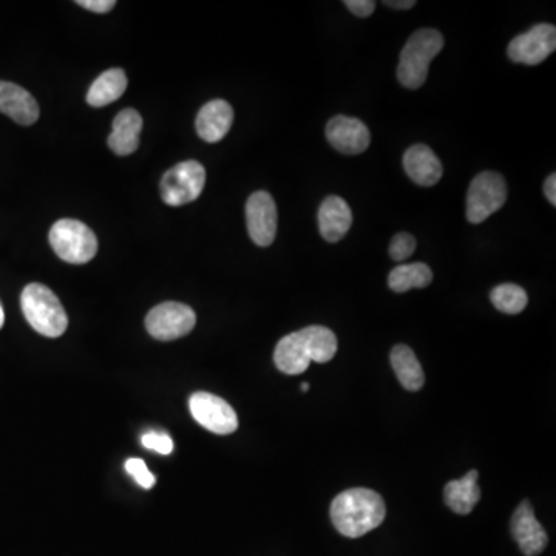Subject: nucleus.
Masks as SVG:
<instances>
[{
  "instance_id": "423d86ee",
  "label": "nucleus",
  "mask_w": 556,
  "mask_h": 556,
  "mask_svg": "<svg viewBox=\"0 0 556 556\" xmlns=\"http://www.w3.org/2000/svg\"><path fill=\"white\" fill-rule=\"evenodd\" d=\"M206 184V170L198 161H184L164 173L161 198L169 206H183L200 197Z\"/></svg>"
},
{
  "instance_id": "393cba45",
  "label": "nucleus",
  "mask_w": 556,
  "mask_h": 556,
  "mask_svg": "<svg viewBox=\"0 0 556 556\" xmlns=\"http://www.w3.org/2000/svg\"><path fill=\"white\" fill-rule=\"evenodd\" d=\"M416 251V238L408 232L394 235L390 245V257L394 262H404Z\"/></svg>"
},
{
  "instance_id": "1a4fd4ad",
  "label": "nucleus",
  "mask_w": 556,
  "mask_h": 556,
  "mask_svg": "<svg viewBox=\"0 0 556 556\" xmlns=\"http://www.w3.org/2000/svg\"><path fill=\"white\" fill-rule=\"evenodd\" d=\"M556 48V28L552 24L535 25L519 34L509 44V58L513 62L538 65L546 61Z\"/></svg>"
},
{
  "instance_id": "473e14b6",
  "label": "nucleus",
  "mask_w": 556,
  "mask_h": 556,
  "mask_svg": "<svg viewBox=\"0 0 556 556\" xmlns=\"http://www.w3.org/2000/svg\"><path fill=\"white\" fill-rule=\"evenodd\" d=\"M308 390H309V384H302L303 393H308Z\"/></svg>"
},
{
  "instance_id": "2eb2a0df",
  "label": "nucleus",
  "mask_w": 556,
  "mask_h": 556,
  "mask_svg": "<svg viewBox=\"0 0 556 556\" xmlns=\"http://www.w3.org/2000/svg\"><path fill=\"white\" fill-rule=\"evenodd\" d=\"M404 167L411 181L419 186H434L442 178L441 161L425 144H416L405 152Z\"/></svg>"
},
{
  "instance_id": "412c9836",
  "label": "nucleus",
  "mask_w": 556,
  "mask_h": 556,
  "mask_svg": "<svg viewBox=\"0 0 556 556\" xmlns=\"http://www.w3.org/2000/svg\"><path fill=\"white\" fill-rule=\"evenodd\" d=\"M391 365L397 380L408 391H419L425 384V374L410 346L396 345L391 351Z\"/></svg>"
},
{
  "instance_id": "dca6fc26",
  "label": "nucleus",
  "mask_w": 556,
  "mask_h": 556,
  "mask_svg": "<svg viewBox=\"0 0 556 556\" xmlns=\"http://www.w3.org/2000/svg\"><path fill=\"white\" fill-rule=\"evenodd\" d=\"M353 224V212L343 198L331 195L319 209L320 234L328 243L342 240Z\"/></svg>"
},
{
  "instance_id": "ddd939ff",
  "label": "nucleus",
  "mask_w": 556,
  "mask_h": 556,
  "mask_svg": "<svg viewBox=\"0 0 556 556\" xmlns=\"http://www.w3.org/2000/svg\"><path fill=\"white\" fill-rule=\"evenodd\" d=\"M0 113L10 116L21 126H31L39 118L38 101L13 82L0 81Z\"/></svg>"
},
{
  "instance_id": "4468645a",
  "label": "nucleus",
  "mask_w": 556,
  "mask_h": 556,
  "mask_svg": "<svg viewBox=\"0 0 556 556\" xmlns=\"http://www.w3.org/2000/svg\"><path fill=\"white\" fill-rule=\"evenodd\" d=\"M234 123V110L223 99L207 102L198 112L197 133L206 143H218L228 135Z\"/></svg>"
},
{
  "instance_id": "a211bd4d",
  "label": "nucleus",
  "mask_w": 556,
  "mask_h": 556,
  "mask_svg": "<svg viewBox=\"0 0 556 556\" xmlns=\"http://www.w3.org/2000/svg\"><path fill=\"white\" fill-rule=\"evenodd\" d=\"M143 129V118L135 109L119 112L113 121L109 136V147L119 156L132 155L139 146V133Z\"/></svg>"
},
{
  "instance_id": "2f4dec72",
  "label": "nucleus",
  "mask_w": 556,
  "mask_h": 556,
  "mask_svg": "<svg viewBox=\"0 0 556 556\" xmlns=\"http://www.w3.org/2000/svg\"><path fill=\"white\" fill-rule=\"evenodd\" d=\"M4 323H5L4 306H2V303H0V329H2V326H4Z\"/></svg>"
},
{
  "instance_id": "aec40b11",
  "label": "nucleus",
  "mask_w": 556,
  "mask_h": 556,
  "mask_svg": "<svg viewBox=\"0 0 556 556\" xmlns=\"http://www.w3.org/2000/svg\"><path fill=\"white\" fill-rule=\"evenodd\" d=\"M127 75L123 68H110L102 73L87 93V102L92 107H106L118 101L127 90Z\"/></svg>"
},
{
  "instance_id": "6ab92c4d",
  "label": "nucleus",
  "mask_w": 556,
  "mask_h": 556,
  "mask_svg": "<svg viewBox=\"0 0 556 556\" xmlns=\"http://www.w3.org/2000/svg\"><path fill=\"white\" fill-rule=\"evenodd\" d=\"M478 478V470H470L464 478L450 481L445 485V502L453 512L458 513V515H468L475 509L479 498H481Z\"/></svg>"
},
{
  "instance_id": "7c9ffc66",
  "label": "nucleus",
  "mask_w": 556,
  "mask_h": 556,
  "mask_svg": "<svg viewBox=\"0 0 556 556\" xmlns=\"http://www.w3.org/2000/svg\"><path fill=\"white\" fill-rule=\"evenodd\" d=\"M384 4L387 7L396 8V10H410V8L416 5V2L414 0H399V2H396V0H391V2L390 0H385Z\"/></svg>"
},
{
  "instance_id": "6e6552de",
  "label": "nucleus",
  "mask_w": 556,
  "mask_h": 556,
  "mask_svg": "<svg viewBox=\"0 0 556 556\" xmlns=\"http://www.w3.org/2000/svg\"><path fill=\"white\" fill-rule=\"evenodd\" d=\"M190 413L195 421L215 434H231L238 428V417L234 408L215 394H192L189 401Z\"/></svg>"
},
{
  "instance_id": "9d476101",
  "label": "nucleus",
  "mask_w": 556,
  "mask_h": 556,
  "mask_svg": "<svg viewBox=\"0 0 556 556\" xmlns=\"http://www.w3.org/2000/svg\"><path fill=\"white\" fill-rule=\"evenodd\" d=\"M246 221L249 237L255 245L266 248L274 243L277 234V206L268 192L258 190L249 197L246 204Z\"/></svg>"
},
{
  "instance_id": "5701e85b",
  "label": "nucleus",
  "mask_w": 556,
  "mask_h": 556,
  "mask_svg": "<svg viewBox=\"0 0 556 556\" xmlns=\"http://www.w3.org/2000/svg\"><path fill=\"white\" fill-rule=\"evenodd\" d=\"M308 343L311 362L326 363L337 353V337L325 326H308L300 329Z\"/></svg>"
},
{
  "instance_id": "7ed1b4c3",
  "label": "nucleus",
  "mask_w": 556,
  "mask_h": 556,
  "mask_svg": "<svg viewBox=\"0 0 556 556\" xmlns=\"http://www.w3.org/2000/svg\"><path fill=\"white\" fill-rule=\"evenodd\" d=\"M444 48V36L433 28L414 31L401 53L397 78L407 89H419L427 81L431 61Z\"/></svg>"
},
{
  "instance_id": "c85d7f7f",
  "label": "nucleus",
  "mask_w": 556,
  "mask_h": 556,
  "mask_svg": "<svg viewBox=\"0 0 556 556\" xmlns=\"http://www.w3.org/2000/svg\"><path fill=\"white\" fill-rule=\"evenodd\" d=\"M78 5L87 8V10L95 11V13H109L115 7L116 2H113V0H79Z\"/></svg>"
},
{
  "instance_id": "f257e3e1",
  "label": "nucleus",
  "mask_w": 556,
  "mask_h": 556,
  "mask_svg": "<svg viewBox=\"0 0 556 556\" xmlns=\"http://www.w3.org/2000/svg\"><path fill=\"white\" fill-rule=\"evenodd\" d=\"M387 509L379 493L370 489H350L331 504V521L346 538H360L384 523Z\"/></svg>"
},
{
  "instance_id": "bb28decb",
  "label": "nucleus",
  "mask_w": 556,
  "mask_h": 556,
  "mask_svg": "<svg viewBox=\"0 0 556 556\" xmlns=\"http://www.w3.org/2000/svg\"><path fill=\"white\" fill-rule=\"evenodd\" d=\"M141 442L147 450L156 451L160 455H170L173 451V441L169 434L160 433V431H149V433L143 434Z\"/></svg>"
},
{
  "instance_id": "20e7f679",
  "label": "nucleus",
  "mask_w": 556,
  "mask_h": 556,
  "mask_svg": "<svg viewBox=\"0 0 556 556\" xmlns=\"http://www.w3.org/2000/svg\"><path fill=\"white\" fill-rule=\"evenodd\" d=\"M48 238L56 255L70 265H85L98 252L95 232L87 224L72 218H64L53 224Z\"/></svg>"
},
{
  "instance_id": "4be33fe9",
  "label": "nucleus",
  "mask_w": 556,
  "mask_h": 556,
  "mask_svg": "<svg viewBox=\"0 0 556 556\" xmlns=\"http://www.w3.org/2000/svg\"><path fill=\"white\" fill-rule=\"evenodd\" d=\"M431 282H433V272L425 263L397 266L388 275V286L397 294H404L410 289L427 288Z\"/></svg>"
},
{
  "instance_id": "c756f323",
  "label": "nucleus",
  "mask_w": 556,
  "mask_h": 556,
  "mask_svg": "<svg viewBox=\"0 0 556 556\" xmlns=\"http://www.w3.org/2000/svg\"><path fill=\"white\" fill-rule=\"evenodd\" d=\"M544 194H546L547 200L552 203V206H556V175L552 173L544 184Z\"/></svg>"
},
{
  "instance_id": "0eeeda50",
  "label": "nucleus",
  "mask_w": 556,
  "mask_h": 556,
  "mask_svg": "<svg viewBox=\"0 0 556 556\" xmlns=\"http://www.w3.org/2000/svg\"><path fill=\"white\" fill-rule=\"evenodd\" d=\"M195 323L197 316L194 309L177 302L161 303L146 317V328L150 336L163 342L187 336L195 328Z\"/></svg>"
},
{
  "instance_id": "f03ea898",
  "label": "nucleus",
  "mask_w": 556,
  "mask_h": 556,
  "mask_svg": "<svg viewBox=\"0 0 556 556\" xmlns=\"http://www.w3.org/2000/svg\"><path fill=\"white\" fill-rule=\"evenodd\" d=\"M22 312L31 328L42 336L56 339L67 331L68 317L58 295L41 283L25 286L21 295Z\"/></svg>"
},
{
  "instance_id": "a878e982",
  "label": "nucleus",
  "mask_w": 556,
  "mask_h": 556,
  "mask_svg": "<svg viewBox=\"0 0 556 556\" xmlns=\"http://www.w3.org/2000/svg\"><path fill=\"white\" fill-rule=\"evenodd\" d=\"M126 470L135 479L136 484L141 485L143 489L150 490L155 485V476L149 472V468H147L146 462L143 459H129L126 462Z\"/></svg>"
},
{
  "instance_id": "cd10ccee",
  "label": "nucleus",
  "mask_w": 556,
  "mask_h": 556,
  "mask_svg": "<svg viewBox=\"0 0 556 556\" xmlns=\"http://www.w3.org/2000/svg\"><path fill=\"white\" fill-rule=\"evenodd\" d=\"M343 4L357 17H370L376 10L373 0H345Z\"/></svg>"
},
{
  "instance_id": "b1692460",
  "label": "nucleus",
  "mask_w": 556,
  "mask_h": 556,
  "mask_svg": "<svg viewBox=\"0 0 556 556\" xmlns=\"http://www.w3.org/2000/svg\"><path fill=\"white\" fill-rule=\"evenodd\" d=\"M490 299L498 311L509 314V316L523 312L529 302L527 292L521 286L513 285V283L496 286L490 294Z\"/></svg>"
},
{
  "instance_id": "f3484780",
  "label": "nucleus",
  "mask_w": 556,
  "mask_h": 556,
  "mask_svg": "<svg viewBox=\"0 0 556 556\" xmlns=\"http://www.w3.org/2000/svg\"><path fill=\"white\" fill-rule=\"evenodd\" d=\"M274 362L278 370L289 376L305 373L311 363L308 343L302 331L288 334L275 346Z\"/></svg>"
},
{
  "instance_id": "f8f14e48",
  "label": "nucleus",
  "mask_w": 556,
  "mask_h": 556,
  "mask_svg": "<svg viewBox=\"0 0 556 556\" xmlns=\"http://www.w3.org/2000/svg\"><path fill=\"white\" fill-rule=\"evenodd\" d=\"M512 535L526 556L540 555L549 543L546 530L538 523L532 504L523 501L512 516Z\"/></svg>"
},
{
  "instance_id": "9b49d317",
  "label": "nucleus",
  "mask_w": 556,
  "mask_h": 556,
  "mask_svg": "<svg viewBox=\"0 0 556 556\" xmlns=\"http://www.w3.org/2000/svg\"><path fill=\"white\" fill-rule=\"evenodd\" d=\"M328 143L345 153V155H359L370 146V130L357 118L336 116L326 126Z\"/></svg>"
},
{
  "instance_id": "39448f33",
  "label": "nucleus",
  "mask_w": 556,
  "mask_h": 556,
  "mask_svg": "<svg viewBox=\"0 0 556 556\" xmlns=\"http://www.w3.org/2000/svg\"><path fill=\"white\" fill-rule=\"evenodd\" d=\"M507 200L506 180L498 172H482L470 184L467 194V218L482 223L498 212Z\"/></svg>"
}]
</instances>
